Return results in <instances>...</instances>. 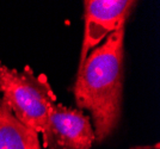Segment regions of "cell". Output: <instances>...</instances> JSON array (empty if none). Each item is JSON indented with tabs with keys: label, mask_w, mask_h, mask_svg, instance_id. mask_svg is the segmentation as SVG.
Returning a JSON list of instances; mask_svg holds the SVG:
<instances>
[{
	"label": "cell",
	"mask_w": 160,
	"mask_h": 149,
	"mask_svg": "<svg viewBox=\"0 0 160 149\" xmlns=\"http://www.w3.org/2000/svg\"><path fill=\"white\" fill-rule=\"evenodd\" d=\"M124 27L112 32L105 42L92 49L78 69L74 86L80 108L91 112L94 141L102 142L117 127L123 89Z\"/></svg>",
	"instance_id": "cell-1"
},
{
	"label": "cell",
	"mask_w": 160,
	"mask_h": 149,
	"mask_svg": "<svg viewBox=\"0 0 160 149\" xmlns=\"http://www.w3.org/2000/svg\"><path fill=\"white\" fill-rule=\"evenodd\" d=\"M0 93L1 100L22 124L43 135L49 108L56 103V95L43 75L36 76L29 67L17 70L0 62Z\"/></svg>",
	"instance_id": "cell-2"
},
{
	"label": "cell",
	"mask_w": 160,
	"mask_h": 149,
	"mask_svg": "<svg viewBox=\"0 0 160 149\" xmlns=\"http://www.w3.org/2000/svg\"><path fill=\"white\" fill-rule=\"evenodd\" d=\"M47 149H91L94 142L93 127L81 110L54 103L49 108L43 135Z\"/></svg>",
	"instance_id": "cell-3"
},
{
	"label": "cell",
	"mask_w": 160,
	"mask_h": 149,
	"mask_svg": "<svg viewBox=\"0 0 160 149\" xmlns=\"http://www.w3.org/2000/svg\"><path fill=\"white\" fill-rule=\"evenodd\" d=\"M133 0H87L85 1V31L80 51L79 68L85 63L90 51L107 40L109 35L124 27L132 10Z\"/></svg>",
	"instance_id": "cell-4"
},
{
	"label": "cell",
	"mask_w": 160,
	"mask_h": 149,
	"mask_svg": "<svg viewBox=\"0 0 160 149\" xmlns=\"http://www.w3.org/2000/svg\"><path fill=\"white\" fill-rule=\"evenodd\" d=\"M0 149H41L38 135L22 124L1 99Z\"/></svg>",
	"instance_id": "cell-5"
},
{
	"label": "cell",
	"mask_w": 160,
	"mask_h": 149,
	"mask_svg": "<svg viewBox=\"0 0 160 149\" xmlns=\"http://www.w3.org/2000/svg\"><path fill=\"white\" fill-rule=\"evenodd\" d=\"M133 149H159V144H155L154 147H135Z\"/></svg>",
	"instance_id": "cell-6"
}]
</instances>
